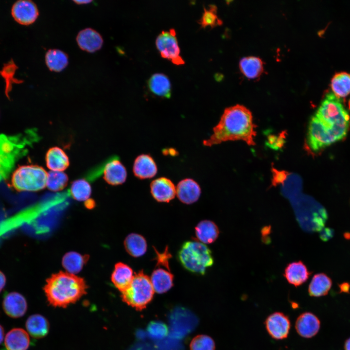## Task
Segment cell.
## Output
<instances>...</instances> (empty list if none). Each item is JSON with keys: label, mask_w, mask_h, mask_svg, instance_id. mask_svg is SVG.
I'll return each mask as SVG.
<instances>
[{"label": "cell", "mask_w": 350, "mask_h": 350, "mask_svg": "<svg viewBox=\"0 0 350 350\" xmlns=\"http://www.w3.org/2000/svg\"><path fill=\"white\" fill-rule=\"evenodd\" d=\"M2 308L9 316L17 318L23 316L27 310V303L25 298L16 292H12L5 295Z\"/></svg>", "instance_id": "8fae6325"}, {"label": "cell", "mask_w": 350, "mask_h": 350, "mask_svg": "<svg viewBox=\"0 0 350 350\" xmlns=\"http://www.w3.org/2000/svg\"><path fill=\"white\" fill-rule=\"evenodd\" d=\"M340 292L343 293H350V284L348 282H343L338 285Z\"/></svg>", "instance_id": "8d00e7d4"}, {"label": "cell", "mask_w": 350, "mask_h": 350, "mask_svg": "<svg viewBox=\"0 0 350 350\" xmlns=\"http://www.w3.org/2000/svg\"><path fill=\"white\" fill-rule=\"evenodd\" d=\"M334 235V230L329 228H326L321 230L320 237L323 241H327L331 239Z\"/></svg>", "instance_id": "d590c367"}, {"label": "cell", "mask_w": 350, "mask_h": 350, "mask_svg": "<svg viewBox=\"0 0 350 350\" xmlns=\"http://www.w3.org/2000/svg\"><path fill=\"white\" fill-rule=\"evenodd\" d=\"M311 274L306 265L299 261L289 263L283 275L290 284L298 287L305 283Z\"/></svg>", "instance_id": "9a60e30c"}, {"label": "cell", "mask_w": 350, "mask_h": 350, "mask_svg": "<svg viewBox=\"0 0 350 350\" xmlns=\"http://www.w3.org/2000/svg\"><path fill=\"white\" fill-rule=\"evenodd\" d=\"M68 181L67 175L63 172L51 171L47 173L46 187L52 191H60L66 187Z\"/></svg>", "instance_id": "1f68e13d"}, {"label": "cell", "mask_w": 350, "mask_h": 350, "mask_svg": "<svg viewBox=\"0 0 350 350\" xmlns=\"http://www.w3.org/2000/svg\"><path fill=\"white\" fill-rule=\"evenodd\" d=\"M320 328V320L311 312L302 313L296 321L295 329L298 334L304 338L314 337L318 333Z\"/></svg>", "instance_id": "7c38bea8"}, {"label": "cell", "mask_w": 350, "mask_h": 350, "mask_svg": "<svg viewBox=\"0 0 350 350\" xmlns=\"http://www.w3.org/2000/svg\"><path fill=\"white\" fill-rule=\"evenodd\" d=\"M25 326L27 332L35 338H40L48 332L49 322L43 316L35 314L30 315L27 319Z\"/></svg>", "instance_id": "d4e9b609"}, {"label": "cell", "mask_w": 350, "mask_h": 350, "mask_svg": "<svg viewBox=\"0 0 350 350\" xmlns=\"http://www.w3.org/2000/svg\"><path fill=\"white\" fill-rule=\"evenodd\" d=\"M254 124L251 112L241 105L227 108L213 128L210 138L203 142L206 146H211L228 140H243L254 144Z\"/></svg>", "instance_id": "6da1fadb"}, {"label": "cell", "mask_w": 350, "mask_h": 350, "mask_svg": "<svg viewBox=\"0 0 350 350\" xmlns=\"http://www.w3.org/2000/svg\"><path fill=\"white\" fill-rule=\"evenodd\" d=\"M76 41L81 50L90 53L101 49L104 42L101 35L90 28L80 31L76 36Z\"/></svg>", "instance_id": "5bb4252c"}, {"label": "cell", "mask_w": 350, "mask_h": 350, "mask_svg": "<svg viewBox=\"0 0 350 350\" xmlns=\"http://www.w3.org/2000/svg\"><path fill=\"white\" fill-rule=\"evenodd\" d=\"M348 106H349V108H350V101H349V103H348Z\"/></svg>", "instance_id": "b9f144b4"}, {"label": "cell", "mask_w": 350, "mask_h": 350, "mask_svg": "<svg viewBox=\"0 0 350 350\" xmlns=\"http://www.w3.org/2000/svg\"><path fill=\"white\" fill-rule=\"evenodd\" d=\"M154 292L150 278L140 271L135 273L130 285L121 292V298L128 305L141 310L152 299Z\"/></svg>", "instance_id": "5b68a950"}, {"label": "cell", "mask_w": 350, "mask_h": 350, "mask_svg": "<svg viewBox=\"0 0 350 350\" xmlns=\"http://www.w3.org/2000/svg\"><path fill=\"white\" fill-rule=\"evenodd\" d=\"M147 332L152 338L161 339L168 334V328L163 323L159 321H152L147 327Z\"/></svg>", "instance_id": "e575fe53"}, {"label": "cell", "mask_w": 350, "mask_h": 350, "mask_svg": "<svg viewBox=\"0 0 350 350\" xmlns=\"http://www.w3.org/2000/svg\"><path fill=\"white\" fill-rule=\"evenodd\" d=\"M134 276L132 268L120 262L115 264L111 279L114 286L122 292L130 285Z\"/></svg>", "instance_id": "ffe728a7"}, {"label": "cell", "mask_w": 350, "mask_h": 350, "mask_svg": "<svg viewBox=\"0 0 350 350\" xmlns=\"http://www.w3.org/2000/svg\"><path fill=\"white\" fill-rule=\"evenodd\" d=\"M332 286L331 279L323 273L315 275L308 286V293L311 297H320L327 295Z\"/></svg>", "instance_id": "cb8c5ba5"}, {"label": "cell", "mask_w": 350, "mask_h": 350, "mask_svg": "<svg viewBox=\"0 0 350 350\" xmlns=\"http://www.w3.org/2000/svg\"><path fill=\"white\" fill-rule=\"evenodd\" d=\"M174 276L169 270L158 268L152 272L150 280L155 292L162 294L169 291L173 285Z\"/></svg>", "instance_id": "44dd1931"}, {"label": "cell", "mask_w": 350, "mask_h": 350, "mask_svg": "<svg viewBox=\"0 0 350 350\" xmlns=\"http://www.w3.org/2000/svg\"><path fill=\"white\" fill-rule=\"evenodd\" d=\"M4 337V331L3 328L0 325V344L3 341Z\"/></svg>", "instance_id": "f35d334b"}, {"label": "cell", "mask_w": 350, "mask_h": 350, "mask_svg": "<svg viewBox=\"0 0 350 350\" xmlns=\"http://www.w3.org/2000/svg\"><path fill=\"white\" fill-rule=\"evenodd\" d=\"M216 12L217 7L214 5H210L208 9L204 8L202 16L198 21L201 27L210 26L212 28L222 24V21L217 16Z\"/></svg>", "instance_id": "d6a6232c"}, {"label": "cell", "mask_w": 350, "mask_h": 350, "mask_svg": "<svg viewBox=\"0 0 350 350\" xmlns=\"http://www.w3.org/2000/svg\"><path fill=\"white\" fill-rule=\"evenodd\" d=\"M266 329L271 337L276 340L287 337L291 327L288 316L279 312H274L265 320Z\"/></svg>", "instance_id": "ba28073f"}, {"label": "cell", "mask_w": 350, "mask_h": 350, "mask_svg": "<svg viewBox=\"0 0 350 350\" xmlns=\"http://www.w3.org/2000/svg\"><path fill=\"white\" fill-rule=\"evenodd\" d=\"M344 348L345 350H350V337L346 340Z\"/></svg>", "instance_id": "ab89813d"}, {"label": "cell", "mask_w": 350, "mask_h": 350, "mask_svg": "<svg viewBox=\"0 0 350 350\" xmlns=\"http://www.w3.org/2000/svg\"><path fill=\"white\" fill-rule=\"evenodd\" d=\"M133 172L140 179L151 178L158 172L157 164L153 158L148 154H141L134 160Z\"/></svg>", "instance_id": "2e32d148"}, {"label": "cell", "mask_w": 350, "mask_h": 350, "mask_svg": "<svg viewBox=\"0 0 350 350\" xmlns=\"http://www.w3.org/2000/svg\"><path fill=\"white\" fill-rule=\"evenodd\" d=\"M70 193L72 197L77 201H86L90 196L91 187L85 179H78L71 183Z\"/></svg>", "instance_id": "4dcf8cb0"}, {"label": "cell", "mask_w": 350, "mask_h": 350, "mask_svg": "<svg viewBox=\"0 0 350 350\" xmlns=\"http://www.w3.org/2000/svg\"><path fill=\"white\" fill-rule=\"evenodd\" d=\"M127 175L124 166L119 159H114L105 165L103 178L108 184L116 186L124 183Z\"/></svg>", "instance_id": "e0dca14e"}, {"label": "cell", "mask_w": 350, "mask_h": 350, "mask_svg": "<svg viewBox=\"0 0 350 350\" xmlns=\"http://www.w3.org/2000/svg\"><path fill=\"white\" fill-rule=\"evenodd\" d=\"M156 45L163 58L170 60L177 65L184 64L180 55V49L174 29L162 31L157 37Z\"/></svg>", "instance_id": "52a82bcc"}, {"label": "cell", "mask_w": 350, "mask_h": 350, "mask_svg": "<svg viewBox=\"0 0 350 350\" xmlns=\"http://www.w3.org/2000/svg\"><path fill=\"white\" fill-rule=\"evenodd\" d=\"M88 256L76 252H69L62 258V265L67 272L75 274L80 272L88 259Z\"/></svg>", "instance_id": "f1b7e54d"}, {"label": "cell", "mask_w": 350, "mask_h": 350, "mask_svg": "<svg viewBox=\"0 0 350 350\" xmlns=\"http://www.w3.org/2000/svg\"><path fill=\"white\" fill-rule=\"evenodd\" d=\"M47 167L52 171L63 172L70 165L69 158L61 148L54 146L50 148L45 156Z\"/></svg>", "instance_id": "d6986e66"}, {"label": "cell", "mask_w": 350, "mask_h": 350, "mask_svg": "<svg viewBox=\"0 0 350 350\" xmlns=\"http://www.w3.org/2000/svg\"><path fill=\"white\" fill-rule=\"evenodd\" d=\"M331 88L338 98L348 96L350 94V73L347 72L335 73L331 79Z\"/></svg>", "instance_id": "484cf974"}, {"label": "cell", "mask_w": 350, "mask_h": 350, "mask_svg": "<svg viewBox=\"0 0 350 350\" xmlns=\"http://www.w3.org/2000/svg\"><path fill=\"white\" fill-rule=\"evenodd\" d=\"M219 234L218 227L210 220H203L195 227L196 236L198 240L204 244L213 243L218 238Z\"/></svg>", "instance_id": "7402d4cb"}, {"label": "cell", "mask_w": 350, "mask_h": 350, "mask_svg": "<svg viewBox=\"0 0 350 350\" xmlns=\"http://www.w3.org/2000/svg\"><path fill=\"white\" fill-rule=\"evenodd\" d=\"M153 197L159 202H169L176 194V188L169 178L161 177L153 180L150 184Z\"/></svg>", "instance_id": "30bf717a"}, {"label": "cell", "mask_w": 350, "mask_h": 350, "mask_svg": "<svg viewBox=\"0 0 350 350\" xmlns=\"http://www.w3.org/2000/svg\"><path fill=\"white\" fill-rule=\"evenodd\" d=\"M92 0H73L77 4H85L91 2Z\"/></svg>", "instance_id": "60d3db41"}, {"label": "cell", "mask_w": 350, "mask_h": 350, "mask_svg": "<svg viewBox=\"0 0 350 350\" xmlns=\"http://www.w3.org/2000/svg\"><path fill=\"white\" fill-rule=\"evenodd\" d=\"M148 86L151 92L161 97L169 98L171 85L168 77L163 73H155L148 80Z\"/></svg>", "instance_id": "603a6c76"}, {"label": "cell", "mask_w": 350, "mask_h": 350, "mask_svg": "<svg viewBox=\"0 0 350 350\" xmlns=\"http://www.w3.org/2000/svg\"><path fill=\"white\" fill-rule=\"evenodd\" d=\"M34 136L29 130L14 135L0 134V182L8 177L16 162L26 154Z\"/></svg>", "instance_id": "3957f363"}, {"label": "cell", "mask_w": 350, "mask_h": 350, "mask_svg": "<svg viewBox=\"0 0 350 350\" xmlns=\"http://www.w3.org/2000/svg\"><path fill=\"white\" fill-rule=\"evenodd\" d=\"M30 343L29 333L21 328L11 330L4 338V345L7 350H27Z\"/></svg>", "instance_id": "ac0fdd59"}, {"label": "cell", "mask_w": 350, "mask_h": 350, "mask_svg": "<svg viewBox=\"0 0 350 350\" xmlns=\"http://www.w3.org/2000/svg\"><path fill=\"white\" fill-rule=\"evenodd\" d=\"M47 173L37 165L20 166L13 173L12 186L18 191H38L46 186Z\"/></svg>", "instance_id": "8992f818"}, {"label": "cell", "mask_w": 350, "mask_h": 350, "mask_svg": "<svg viewBox=\"0 0 350 350\" xmlns=\"http://www.w3.org/2000/svg\"><path fill=\"white\" fill-rule=\"evenodd\" d=\"M87 288L83 278L68 272L60 271L47 279L43 289L51 305L66 307L85 295Z\"/></svg>", "instance_id": "7a4b0ae2"}, {"label": "cell", "mask_w": 350, "mask_h": 350, "mask_svg": "<svg viewBox=\"0 0 350 350\" xmlns=\"http://www.w3.org/2000/svg\"><path fill=\"white\" fill-rule=\"evenodd\" d=\"M240 68L246 77L255 78L258 77L263 70L262 62L257 57H245L241 60Z\"/></svg>", "instance_id": "f546056e"}, {"label": "cell", "mask_w": 350, "mask_h": 350, "mask_svg": "<svg viewBox=\"0 0 350 350\" xmlns=\"http://www.w3.org/2000/svg\"><path fill=\"white\" fill-rule=\"evenodd\" d=\"M124 245L128 253L134 257L142 256L147 250L146 240L137 233L129 234L125 239Z\"/></svg>", "instance_id": "83f0119b"}, {"label": "cell", "mask_w": 350, "mask_h": 350, "mask_svg": "<svg viewBox=\"0 0 350 350\" xmlns=\"http://www.w3.org/2000/svg\"><path fill=\"white\" fill-rule=\"evenodd\" d=\"M190 349L191 350H215V343L210 336L199 335L192 340Z\"/></svg>", "instance_id": "836d02e7"}, {"label": "cell", "mask_w": 350, "mask_h": 350, "mask_svg": "<svg viewBox=\"0 0 350 350\" xmlns=\"http://www.w3.org/2000/svg\"><path fill=\"white\" fill-rule=\"evenodd\" d=\"M12 15L19 23L29 25L37 19L39 12L36 4L29 0H19L12 6Z\"/></svg>", "instance_id": "9c48e42d"}, {"label": "cell", "mask_w": 350, "mask_h": 350, "mask_svg": "<svg viewBox=\"0 0 350 350\" xmlns=\"http://www.w3.org/2000/svg\"><path fill=\"white\" fill-rule=\"evenodd\" d=\"M200 186L192 178L180 181L176 187V194L183 203L191 204L196 202L201 195Z\"/></svg>", "instance_id": "4fadbf2b"}, {"label": "cell", "mask_w": 350, "mask_h": 350, "mask_svg": "<svg viewBox=\"0 0 350 350\" xmlns=\"http://www.w3.org/2000/svg\"><path fill=\"white\" fill-rule=\"evenodd\" d=\"M6 283V278L2 272L0 271V292L3 289Z\"/></svg>", "instance_id": "74e56055"}, {"label": "cell", "mask_w": 350, "mask_h": 350, "mask_svg": "<svg viewBox=\"0 0 350 350\" xmlns=\"http://www.w3.org/2000/svg\"><path fill=\"white\" fill-rule=\"evenodd\" d=\"M0 350H7L6 349H0Z\"/></svg>", "instance_id": "7bdbcfd3"}, {"label": "cell", "mask_w": 350, "mask_h": 350, "mask_svg": "<svg viewBox=\"0 0 350 350\" xmlns=\"http://www.w3.org/2000/svg\"><path fill=\"white\" fill-rule=\"evenodd\" d=\"M179 262L188 271L203 275L213 263L209 248L199 241H188L182 245L178 253Z\"/></svg>", "instance_id": "277c9868"}, {"label": "cell", "mask_w": 350, "mask_h": 350, "mask_svg": "<svg viewBox=\"0 0 350 350\" xmlns=\"http://www.w3.org/2000/svg\"><path fill=\"white\" fill-rule=\"evenodd\" d=\"M45 62L50 70L60 72L64 70L68 66V56L61 50L50 49L46 53Z\"/></svg>", "instance_id": "4316f807"}]
</instances>
